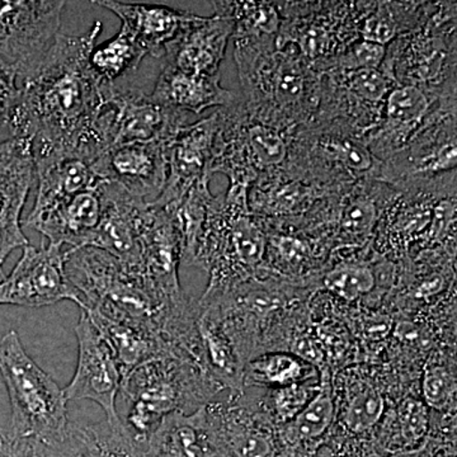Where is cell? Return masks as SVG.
I'll list each match as a JSON object with an SVG mask.
<instances>
[{
  "label": "cell",
  "instance_id": "1",
  "mask_svg": "<svg viewBox=\"0 0 457 457\" xmlns=\"http://www.w3.org/2000/svg\"><path fill=\"white\" fill-rule=\"evenodd\" d=\"M102 23L79 36L57 35L21 84L20 104L9 132L31 140L33 156L78 154L97 161L107 152L97 130L102 104L113 84L92 71Z\"/></svg>",
  "mask_w": 457,
  "mask_h": 457
},
{
  "label": "cell",
  "instance_id": "2",
  "mask_svg": "<svg viewBox=\"0 0 457 457\" xmlns=\"http://www.w3.org/2000/svg\"><path fill=\"white\" fill-rule=\"evenodd\" d=\"M65 270L79 294L83 312H97L143 330L159 339L168 350L171 332L187 312L189 303L186 300L170 302L140 272L92 246L69 249Z\"/></svg>",
  "mask_w": 457,
  "mask_h": 457
},
{
  "label": "cell",
  "instance_id": "3",
  "mask_svg": "<svg viewBox=\"0 0 457 457\" xmlns=\"http://www.w3.org/2000/svg\"><path fill=\"white\" fill-rule=\"evenodd\" d=\"M218 387L192 361L170 352L156 354L122 378L120 390L129 404L123 425L132 441L144 449L165 416L206 402Z\"/></svg>",
  "mask_w": 457,
  "mask_h": 457
},
{
  "label": "cell",
  "instance_id": "4",
  "mask_svg": "<svg viewBox=\"0 0 457 457\" xmlns=\"http://www.w3.org/2000/svg\"><path fill=\"white\" fill-rule=\"evenodd\" d=\"M0 375L12 408L8 435L68 444L71 422L64 390L29 357L16 330L0 338Z\"/></svg>",
  "mask_w": 457,
  "mask_h": 457
},
{
  "label": "cell",
  "instance_id": "5",
  "mask_svg": "<svg viewBox=\"0 0 457 457\" xmlns=\"http://www.w3.org/2000/svg\"><path fill=\"white\" fill-rule=\"evenodd\" d=\"M187 125V113L159 104L150 95L111 87L97 119L107 149L132 143H170Z\"/></svg>",
  "mask_w": 457,
  "mask_h": 457
},
{
  "label": "cell",
  "instance_id": "6",
  "mask_svg": "<svg viewBox=\"0 0 457 457\" xmlns=\"http://www.w3.org/2000/svg\"><path fill=\"white\" fill-rule=\"evenodd\" d=\"M64 245H27L13 270L0 281V305L42 308L71 300L79 305V294L69 281Z\"/></svg>",
  "mask_w": 457,
  "mask_h": 457
},
{
  "label": "cell",
  "instance_id": "7",
  "mask_svg": "<svg viewBox=\"0 0 457 457\" xmlns=\"http://www.w3.org/2000/svg\"><path fill=\"white\" fill-rule=\"evenodd\" d=\"M65 2H0V56L25 78L59 35Z\"/></svg>",
  "mask_w": 457,
  "mask_h": 457
},
{
  "label": "cell",
  "instance_id": "8",
  "mask_svg": "<svg viewBox=\"0 0 457 457\" xmlns=\"http://www.w3.org/2000/svg\"><path fill=\"white\" fill-rule=\"evenodd\" d=\"M78 339V365L65 398L90 400L104 409L110 422L121 420L117 413L116 396L121 389L122 372L110 345L82 312L75 327Z\"/></svg>",
  "mask_w": 457,
  "mask_h": 457
},
{
  "label": "cell",
  "instance_id": "9",
  "mask_svg": "<svg viewBox=\"0 0 457 457\" xmlns=\"http://www.w3.org/2000/svg\"><path fill=\"white\" fill-rule=\"evenodd\" d=\"M35 179L31 140L0 141V269L14 249L29 245L22 212Z\"/></svg>",
  "mask_w": 457,
  "mask_h": 457
},
{
  "label": "cell",
  "instance_id": "10",
  "mask_svg": "<svg viewBox=\"0 0 457 457\" xmlns=\"http://www.w3.org/2000/svg\"><path fill=\"white\" fill-rule=\"evenodd\" d=\"M170 143H132L110 147L95 162L102 179L147 204L161 196L168 176Z\"/></svg>",
  "mask_w": 457,
  "mask_h": 457
},
{
  "label": "cell",
  "instance_id": "11",
  "mask_svg": "<svg viewBox=\"0 0 457 457\" xmlns=\"http://www.w3.org/2000/svg\"><path fill=\"white\" fill-rule=\"evenodd\" d=\"M219 129V114L192 125H186L168 145V176L155 206L165 207L179 203L189 189L204 179H212L213 143Z\"/></svg>",
  "mask_w": 457,
  "mask_h": 457
},
{
  "label": "cell",
  "instance_id": "12",
  "mask_svg": "<svg viewBox=\"0 0 457 457\" xmlns=\"http://www.w3.org/2000/svg\"><path fill=\"white\" fill-rule=\"evenodd\" d=\"M450 96L456 95L442 96L418 87L396 84L385 99L380 122L366 135L363 144L378 161H386L422 129L437 101Z\"/></svg>",
  "mask_w": 457,
  "mask_h": 457
},
{
  "label": "cell",
  "instance_id": "13",
  "mask_svg": "<svg viewBox=\"0 0 457 457\" xmlns=\"http://www.w3.org/2000/svg\"><path fill=\"white\" fill-rule=\"evenodd\" d=\"M233 32L234 21L220 11L215 9L210 17L198 16L168 45L163 65L195 77H220V65Z\"/></svg>",
  "mask_w": 457,
  "mask_h": 457
},
{
  "label": "cell",
  "instance_id": "14",
  "mask_svg": "<svg viewBox=\"0 0 457 457\" xmlns=\"http://www.w3.org/2000/svg\"><path fill=\"white\" fill-rule=\"evenodd\" d=\"M180 245L170 215L162 207L147 204L140 222V273L164 297L186 300L180 290Z\"/></svg>",
  "mask_w": 457,
  "mask_h": 457
},
{
  "label": "cell",
  "instance_id": "15",
  "mask_svg": "<svg viewBox=\"0 0 457 457\" xmlns=\"http://www.w3.org/2000/svg\"><path fill=\"white\" fill-rule=\"evenodd\" d=\"M102 192L104 213L88 246L101 249L128 269L140 272V222L147 204L107 180L102 185Z\"/></svg>",
  "mask_w": 457,
  "mask_h": 457
},
{
  "label": "cell",
  "instance_id": "16",
  "mask_svg": "<svg viewBox=\"0 0 457 457\" xmlns=\"http://www.w3.org/2000/svg\"><path fill=\"white\" fill-rule=\"evenodd\" d=\"M104 182L40 212H29L23 227L35 228L53 245L69 249L88 246L104 213Z\"/></svg>",
  "mask_w": 457,
  "mask_h": 457
},
{
  "label": "cell",
  "instance_id": "17",
  "mask_svg": "<svg viewBox=\"0 0 457 457\" xmlns=\"http://www.w3.org/2000/svg\"><path fill=\"white\" fill-rule=\"evenodd\" d=\"M93 4L116 14L121 20V29L139 45L146 56L153 57H163L168 45L198 18L197 14L165 5L131 4L110 0Z\"/></svg>",
  "mask_w": 457,
  "mask_h": 457
},
{
  "label": "cell",
  "instance_id": "18",
  "mask_svg": "<svg viewBox=\"0 0 457 457\" xmlns=\"http://www.w3.org/2000/svg\"><path fill=\"white\" fill-rule=\"evenodd\" d=\"M37 194L31 212L47 207L96 187L104 179L95 170V162L78 154L33 156Z\"/></svg>",
  "mask_w": 457,
  "mask_h": 457
},
{
  "label": "cell",
  "instance_id": "19",
  "mask_svg": "<svg viewBox=\"0 0 457 457\" xmlns=\"http://www.w3.org/2000/svg\"><path fill=\"white\" fill-rule=\"evenodd\" d=\"M207 425L218 457H276L278 447L270 433L257 428L234 405H204Z\"/></svg>",
  "mask_w": 457,
  "mask_h": 457
},
{
  "label": "cell",
  "instance_id": "20",
  "mask_svg": "<svg viewBox=\"0 0 457 457\" xmlns=\"http://www.w3.org/2000/svg\"><path fill=\"white\" fill-rule=\"evenodd\" d=\"M144 457H218L207 425L204 405L192 414L174 411L155 427L143 449Z\"/></svg>",
  "mask_w": 457,
  "mask_h": 457
},
{
  "label": "cell",
  "instance_id": "21",
  "mask_svg": "<svg viewBox=\"0 0 457 457\" xmlns=\"http://www.w3.org/2000/svg\"><path fill=\"white\" fill-rule=\"evenodd\" d=\"M150 96L164 106L196 114L207 108L230 106L239 98L221 86L220 77H195L167 65L162 68Z\"/></svg>",
  "mask_w": 457,
  "mask_h": 457
},
{
  "label": "cell",
  "instance_id": "22",
  "mask_svg": "<svg viewBox=\"0 0 457 457\" xmlns=\"http://www.w3.org/2000/svg\"><path fill=\"white\" fill-rule=\"evenodd\" d=\"M86 312L93 326L97 328L98 332L110 345L121 369L123 378L144 361L168 352L163 343L144 333L143 330L120 321L111 320L97 312Z\"/></svg>",
  "mask_w": 457,
  "mask_h": 457
},
{
  "label": "cell",
  "instance_id": "23",
  "mask_svg": "<svg viewBox=\"0 0 457 457\" xmlns=\"http://www.w3.org/2000/svg\"><path fill=\"white\" fill-rule=\"evenodd\" d=\"M69 435L75 457H144L122 420L95 425L71 423Z\"/></svg>",
  "mask_w": 457,
  "mask_h": 457
},
{
  "label": "cell",
  "instance_id": "24",
  "mask_svg": "<svg viewBox=\"0 0 457 457\" xmlns=\"http://www.w3.org/2000/svg\"><path fill=\"white\" fill-rule=\"evenodd\" d=\"M216 11L234 21V40H270L282 26L278 5L272 3L215 2Z\"/></svg>",
  "mask_w": 457,
  "mask_h": 457
},
{
  "label": "cell",
  "instance_id": "25",
  "mask_svg": "<svg viewBox=\"0 0 457 457\" xmlns=\"http://www.w3.org/2000/svg\"><path fill=\"white\" fill-rule=\"evenodd\" d=\"M428 435V414L422 403L408 399L402 403L392 425L383 433L378 446L384 453H411L422 449Z\"/></svg>",
  "mask_w": 457,
  "mask_h": 457
},
{
  "label": "cell",
  "instance_id": "26",
  "mask_svg": "<svg viewBox=\"0 0 457 457\" xmlns=\"http://www.w3.org/2000/svg\"><path fill=\"white\" fill-rule=\"evenodd\" d=\"M145 57L146 54L139 45L120 29L111 40L95 47L89 56V64L102 82L113 84L117 78L137 71Z\"/></svg>",
  "mask_w": 457,
  "mask_h": 457
},
{
  "label": "cell",
  "instance_id": "27",
  "mask_svg": "<svg viewBox=\"0 0 457 457\" xmlns=\"http://www.w3.org/2000/svg\"><path fill=\"white\" fill-rule=\"evenodd\" d=\"M311 366L296 354L267 353L252 360L243 371V378L249 385L264 386H288L297 383H306L311 378Z\"/></svg>",
  "mask_w": 457,
  "mask_h": 457
},
{
  "label": "cell",
  "instance_id": "28",
  "mask_svg": "<svg viewBox=\"0 0 457 457\" xmlns=\"http://www.w3.org/2000/svg\"><path fill=\"white\" fill-rule=\"evenodd\" d=\"M243 134L249 158L258 173L278 170L290 155V145L282 132L251 119L246 110L243 119Z\"/></svg>",
  "mask_w": 457,
  "mask_h": 457
},
{
  "label": "cell",
  "instance_id": "29",
  "mask_svg": "<svg viewBox=\"0 0 457 457\" xmlns=\"http://www.w3.org/2000/svg\"><path fill=\"white\" fill-rule=\"evenodd\" d=\"M352 97L370 107L384 110L385 99L396 86L381 69H356V71H332L326 73Z\"/></svg>",
  "mask_w": 457,
  "mask_h": 457
},
{
  "label": "cell",
  "instance_id": "30",
  "mask_svg": "<svg viewBox=\"0 0 457 457\" xmlns=\"http://www.w3.org/2000/svg\"><path fill=\"white\" fill-rule=\"evenodd\" d=\"M374 270L363 264H339L330 270L324 278V286L347 302H354L375 287Z\"/></svg>",
  "mask_w": 457,
  "mask_h": 457
},
{
  "label": "cell",
  "instance_id": "31",
  "mask_svg": "<svg viewBox=\"0 0 457 457\" xmlns=\"http://www.w3.org/2000/svg\"><path fill=\"white\" fill-rule=\"evenodd\" d=\"M378 207L366 192L354 195L341 212V236L351 242H363L371 236L375 227Z\"/></svg>",
  "mask_w": 457,
  "mask_h": 457
},
{
  "label": "cell",
  "instance_id": "32",
  "mask_svg": "<svg viewBox=\"0 0 457 457\" xmlns=\"http://www.w3.org/2000/svg\"><path fill=\"white\" fill-rule=\"evenodd\" d=\"M385 403L380 393L374 389H362L354 394L345 408V428L353 435L369 433L381 420Z\"/></svg>",
  "mask_w": 457,
  "mask_h": 457
},
{
  "label": "cell",
  "instance_id": "33",
  "mask_svg": "<svg viewBox=\"0 0 457 457\" xmlns=\"http://www.w3.org/2000/svg\"><path fill=\"white\" fill-rule=\"evenodd\" d=\"M0 457H75L71 435L65 445H50L35 438H16L0 428Z\"/></svg>",
  "mask_w": 457,
  "mask_h": 457
},
{
  "label": "cell",
  "instance_id": "34",
  "mask_svg": "<svg viewBox=\"0 0 457 457\" xmlns=\"http://www.w3.org/2000/svg\"><path fill=\"white\" fill-rule=\"evenodd\" d=\"M387 47L372 44L365 40H357L351 44L341 55L330 62L328 71H356V69H380Z\"/></svg>",
  "mask_w": 457,
  "mask_h": 457
},
{
  "label": "cell",
  "instance_id": "35",
  "mask_svg": "<svg viewBox=\"0 0 457 457\" xmlns=\"http://www.w3.org/2000/svg\"><path fill=\"white\" fill-rule=\"evenodd\" d=\"M308 383L306 381L275 389L272 408L279 422L290 423L311 402L315 389Z\"/></svg>",
  "mask_w": 457,
  "mask_h": 457
},
{
  "label": "cell",
  "instance_id": "36",
  "mask_svg": "<svg viewBox=\"0 0 457 457\" xmlns=\"http://www.w3.org/2000/svg\"><path fill=\"white\" fill-rule=\"evenodd\" d=\"M422 390L427 404L442 411L450 404L453 395H455V378L441 366H431L426 370Z\"/></svg>",
  "mask_w": 457,
  "mask_h": 457
},
{
  "label": "cell",
  "instance_id": "37",
  "mask_svg": "<svg viewBox=\"0 0 457 457\" xmlns=\"http://www.w3.org/2000/svg\"><path fill=\"white\" fill-rule=\"evenodd\" d=\"M13 64L0 56V128L9 129L20 104L21 86Z\"/></svg>",
  "mask_w": 457,
  "mask_h": 457
},
{
  "label": "cell",
  "instance_id": "38",
  "mask_svg": "<svg viewBox=\"0 0 457 457\" xmlns=\"http://www.w3.org/2000/svg\"><path fill=\"white\" fill-rule=\"evenodd\" d=\"M272 249L279 263L291 270H299L306 264H311L312 246L300 237H275L272 239Z\"/></svg>",
  "mask_w": 457,
  "mask_h": 457
},
{
  "label": "cell",
  "instance_id": "39",
  "mask_svg": "<svg viewBox=\"0 0 457 457\" xmlns=\"http://www.w3.org/2000/svg\"><path fill=\"white\" fill-rule=\"evenodd\" d=\"M321 457H378V455H374V453H368V451L356 450L353 451V453H352V451L350 450H345L343 451L342 453H336V455H330V453H328V455Z\"/></svg>",
  "mask_w": 457,
  "mask_h": 457
},
{
  "label": "cell",
  "instance_id": "40",
  "mask_svg": "<svg viewBox=\"0 0 457 457\" xmlns=\"http://www.w3.org/2000/svg\"><path fill=\"white\" fill-rule=\"evenodd\" d=\"M425 457H456L455 446L449 447L447 450L440 449L433 453H428Z\"/></svg>",
  "mask_w": 457,
  "mask_h": 457
}]
</instances>
